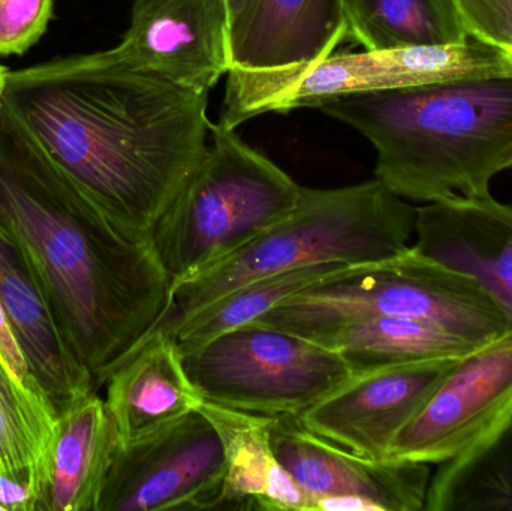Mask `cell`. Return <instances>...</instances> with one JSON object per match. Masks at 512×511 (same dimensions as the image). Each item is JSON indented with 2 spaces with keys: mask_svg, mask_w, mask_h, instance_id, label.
Wrapping results in <instances>:
<instances>
[{
  "mask_svg": "<svg viewBox=\"0 0 512 511\" xmlns=\"http://www.w3.org/2000/svg\"><path fill=\"white\" fill-rule=\"evenodd\" d=\"M3 104L134 242L149 243L207 152L209 93L83 56L8 71Z\"/></svg>",
  "mask_w": 512,
  "mask_h": 511,
  "instance_id": "6da1fadb",
  "label": "cell"
},
{
  "mask_svg": "<svg viewBox=\"0 0 512 511\" xmlns=\"http://www.w3.org/2000/svg\"><path fill=\"white\" fill-rule=\"evenodd\" d=\"M0 234L47 300L96 392L158 326L171 278L48 158L0 98Z\"/></svg>",
  "mask_w": 512,
  "mask_h": 511,
  "instance_id": "7a4b0ae2",
  "label": "cell"
},
{
  "mask_svg": "<svg viewBox=\"0 0 512 511\" xmlns=\"http://www.w3.org/2000/svg\"><path fill=\"white\" fill-rule=\"evenodd\" d=\"M376 150V179L421 203L489 197L512 168V74L354 93L319 105Z\"/></svg>",
  "mask_w": 512,
  "mask_h": 511,
  "instance_id": "3957f363",
  "label": "cell"
},
{
  "mask_svg": "<svg viewBox=\"0 0 512 511\" xmlns=\"http://www.w3.org/2000/svg\"><path fill=\"white\" fill-rule=\"evenodd\" d=\"M415 219L417 207L378 179L345 188H303L286 218L174 285L167 311L153 330L173 335L189 317L256 279L315 264L361 266L396 257L411 248Z\"/></svg>",
  "mask_w": 512,
  "mask_h": 511,
  "instance_id": "277c9868",
  "label": "cell"
},
{
  "mask_svg": "<svg viewBox=\"0 0 512 511\" xmlns=\"http://www.w3.org/2000/svg\"><path fill=\"white\" fill-rule=\"evenodd\" d=\"M415 318L486 347L512 333V314L477 279L408 248L346 267L271 309L259 323L312 339L358 317Z\"/></svg>",
  "mask_w": 512,
  "mask_h": 511,
  "instance_id": "5b68a950",
  "label": "cell"
},
{
  "mask_svg": "<svg viewBox=\"0 0 512 511\" xmlns=\"http://www.w3.org/2000/svg\"><path fill=\"white\" fill-rule=\"evenodd\" d=\"M212 146L153 231L171 288L224 260L297 207L298 185L236 129L212 125Z\"/></svg>",
  "mask_w": 512,
  "mask_h": 511,
  "instance_id": "8992f818",
  "label": "cell"
},
{
  "mask_svg": "<svg viewBox=\"0 0 512 511\" xmlns=\"http://www.w3.org/2000/svg\"><path fill=\"white\" fill-rule=\"evenodd\" d=\"M510 74L512 60L504 51L472 38L462 44L330 54L283 68H231L218 123L236 129L261 114L318 108L354 93Z\"/></svg>",
  "mask_w": 512,
  "mask_h": 511,
  "instance_id": "52a82bcc",
  "label": "cell"
},
{
  "mask_svg": "<svg viewBox=\"0 0 512 511\" xmlns=\"http://www.w3.org/2000/svg\"><path fill=\"white\" fill-rule=\"evenodd\" d=\"M204 402L298 417L354 375L342 354L268 324L234 327L183 356Z\"/></svg>",
  "mask_w": 512,
  "mask_h": 511,
  "instance_id": "ba28073f",
  "label": "cell"
},
{
  "mask_svg": "<svg viewBox=\"0 0 512 511\" xmlns=\"http://www.w3.org/2000/svg\"><path fill=\"white\" fill-rule=\"evenodd\" d=\"M225 456L215 426L192 411L134 443H120L98 511L222 509Z\"/></svg>",
  "mask_w": 512,
  "mask_h": 511,
  "instance_id": "9c48e42d",
  "label": "cell"
},
{
  "mask_svg": "<svg viewBox=\"0 0 512 511\" xmlns=\"http://www.w3.org/2000/svg\"><path fill=\"white\" fill-rule=\"evenodd\" d=\"M511 416L512 333L456 363L396 435L387 461H453L490 440Z\"/></svg>",
  "mask_w": 512,
  "mask_h": 511,
  "instance_id": "30bf717a",
  "label": "cell"
},
{
  "mask_svg": "<svg viewBox=\"0 0 512 511\" xmlns=\"http://www.w3.org/2000/svg\"><path fill=\"white\" fill-rule=\"evenodd\" d=\"M230 23L227 0H135L122 42L81 56L209 93L231 69Z\"/></svg>",
  "mask_w": 512,
  "mask_h": 511,
  "instance_id": "8fae6325",
  "label": "cell"
},
{
  "mask_svg": "<svg viewBox=\"0 0 512 511\" xmlns=\"http://www.w3.org/2000/svg\"><path fill=\"white\" fill-rule=\"evenodd\" d=\"M459 360H429L357 372L297 419L307 431L348 452L387 461L396 435Z\"/></svg>",
  "mask_w": 512,
  "mask_h": 511,
  "instance_id": "7c38bea8",
  "label": "cell"
},
{
  "mask_svg": "<svg viewBox=\"0 0 512 511\" xmlns=\"http://www.w3.org/2000/svg\"><path fill=\"white\" fill-rule=\"evenodd\" d=\"M271 446L280 464L313 501L352 495L378 511H420L426 507L430 465L376 461L348 452L307 431L295 416L274 417Z\"/></svg>",
  "mask_w": 512,
  "mask_h": 511,
  "instance_id": "4fadbf2b",
  "label": "cell"
},
{
  "mask_svg": "<svg viewBox=\"0 0 512 511\" xmlns=\"http://www.w3.org/2000/svg\"><path fill=\"white\" fill-rule=\"evenodd\" d=\"M415 251L477 279L512 314V206L489 195L418 207Z\"/></svg>",
  "mask_w": 512,
  "mask_h": 511,
  "instance_id": "5bb4252c",
  "label": "cell"
},
{
  "mask_svg": "<svg viewBox=\"0 0 512 511\" xmlns=\"http://www.w3.org/2000/svg\"><path fill=\"white\" fill-rule=\"evenodd\" d=\"M346 38L345 0H251L230 23L231 68L315 62Z\"/></svg>",
  "mask_w": 512,
  "mask_h": 511,
  "instance_id": "9a60e30c",
  "label": "cell"
},
{
  "mask_svg": "<svg viewBox=\"0 0 512 511\" xmlns=\"http://www.w3.org/2000/svg\"><path fill=\"white\" fill-rule=\"evenodd\" d=\"M0 305L56 419L75 402L96 392L92 378L63 342L47 300L29 267L2 234Z\"/></svg>",
  "mask_w": 512,
  "mask_h": 511,
  "instance_id": "2e32d148",
  "label": "cell"
},
{
  "mask_svg": "<svg viewBox=\"0 0 512 511\" xmlns=\"http://www.w3.org/2000/svg\"><path fill=\"white\" fill-rule=\"evenodd\" d=\"M105 387V405L122 444L161 431L200 410L204 402L186 372L176 339L164 330L147 335Z\"/></svg>",
  "mask_w": 512,
  "mask_h": 511,
  "instance_id": "e0dca14e",
  "label": "cell"
},
{
  "mask_svg": "<svg viewBox=\"0 0 512 511\" xmlns=\"http://www.w3.org/2000/svg\"><path fill=\"white\" fill-rule=\"evenodd\" d=\"M120 438L98 392L57 417L35 511H98Z\"/></svg>",
  "mask_w": 512,
  "mask_h": 511,
  "instance_id": "ac0fdd59",
  "label": "cell"
},
{
  "mask_svg": "<svg viewBox=\"0 0 512 511\" xmlns=\"http://www.w3.org/2000/svg\"><path fill=\"white\" fill-rule=\"evenodd\" d=\"M225 456L222 509L312 511L310 498L280 464L271 446L274 417L203 402Z\"/></svg>",
  "mask_w": 512,
  "mask_h": 511,
  "instance_id": "d6986e66",
  "label": "cell"
},
{
  "mask_svg": "<svg viewBox=\"0 0 512 511\" xmlns=\"http://www.w3.org/2000/svg\"><path fill=\"white\" fill-rule=\"evenodd\" d=\"M310 341L342 354L354 374L406 363L463 359L481 348L436 324L388 315L340 321Z\"/></svg>",
  "mask_w": 512,
  "mask_h": 511,
  "instance_id": "ffe728a7",
  "label": "cell"
},
{
  "mask_svg": "<svg viewBox=\"0 0 512 511\" xmlns=\"http://www.w3.org/2000/svg\"><path fill=\"white\" fill-rule=\"evenodd\" d=\"M348 36L364 50L462 44L468 30L454 0H345Z\"/></svg>",
  "mask_w": 512,
  "mask_h": 511,
  "instance_id": "44dd1931",
  "label": "cell"
},
{
  "mask_svg": "<svg viewBox=\"0 0 512 511\" xmlns=\"http://www.w3.org/2000/svg\"><path fill=\"white\" fill-rule=\"evenodd\" d=\"M427 511H512V416L468 455L439 465Z\"/></svg>",
  "mask_w": 512,
  "mask_h": 511,
  "instance_id": "7402d4cb",
  "label": "cell"
},
{
  "mask_svg": "<svg viewBox=\"0 0 512 511\" xmlns=\"http://www.w3.org/2000/svg\"><path fill=\"white\" fill-rule=\"evenodd\" d=\"M346 267L349 266L339 263L315 264L248 282L189 317L171 336L185 356L234 327L258 320L289 297Z\"/></svg>",
  "mask_w": 512,
  "mask_h": 511,
  "instance_id": "603a6c76",
  "label": "cell"
},
{
  "mask_svg": "<svg viewBox=\"0 0 512 511\" xmlns=\"http://www.w3.org/2000/svg\"><path fill=\"white\" fill-rule=\"evenodd\" d=\"M54 425L50 405L27 392L0 359V473L29 485L33 511Z\"/></svg>",
  "mask_w": 512,
  "mask_h": 511,
  "instance_id": "cb8c5ba5",
  "label": "cell"
},
{
  "mask_svg": "<svg viewBox=\"0 0 512 511\" xmlns=\"http://www.w3.org/2000/svg\"><path fill=\"white\" fill-rule=\"evenodd\" d=\"M53 0H0V56L23 54L48 27Z\"/></svg>",
  "mask_w": 512,
  "mask_h": 511,
  "instance_id": "d4e9b609",
  "label": "cell"
},
{
  "mask_svg": "<svg viewBox=\"0 0 512 511\" xmlns=\"http://www.w3.org/2000/svg\"><path fill=\"white\" fill-rule=\"evenodd\" d=\"M469 38L502 51L512 35V0H454Z\"/></svg>",
  "mask_w": 512,
  "mask_h": 511,
  "instance_id": "484cf974",
  "label": "cell"
},
{
  "mask_svg": "<svg viewBox=\"0 0 512 511\" xmlns=\"http://www.w3.org/2000/svg\"><path fill=\"white\" fill-rule=\"evenodd\" d=\"M0 359L5 362L11 374L14 375L15 380L27 392L47 402V399L42 395L41 389H39L38 383L33 378L32 372H30L29 365H27L26 359H24L23 351H21L20 345H18L14 332H12L11 324H9L8 318H6L2 305H0Z\"/></svg>",
  "mask_w": 512,
  "mask_h": 511,
  "instance_id": "4316f807",
  "label": "cell"
},
{
  "mask_svg": "<svg viewBox=\"0 0 512 511\" xmlns=\"http://www.w3.org/2000/svg\"><path fill=\"white\" fill-rule=\"evenodd\" d=\"M0 506L5 511H33L29 485L0 473Z\"/></svg>",
  "mask_w": 512,
  "mask_h": 511,
  "instance_id": "83f0119b",
  "label": "cell"
},
{
  "mask_svg": "<svg viewBox=\"0 0 512 511\" xmlns=\"http://www.w3.org/2000/svg\"><path fill=\"white\" fill-rule=\"evenodd\" d=\"M312 511H378V507L363 498L342 495L318 498L313 501Z\"/></svg>",
  "mask_w": 512,
  "mask_h": 511,
  "instance_id": "f1b7e54d",
  "label": "cell"
},
{
  "mask_svg": "<svg viewBox=\"0 0 512 511\" xmlns=\"http://www.w3.org/2000/svg\"><path fill=\"white\" fill-rule=\"evenodd\" d=\"M251 0H227L228 12H230V20H233L243 8H245Z\"/></svg>",
  "mask_w": 512,
  "mask_h": 511,
  "instance_id": "f546056e",
  "label": "cell"
},
{
  "mask_svg": "<svg viewBox=\"0 0 512 511\" xmlns=\"http://www.w3.org/2000/svg\"><path fill=\"white\" fill-rule=\"evenodd\" d=\"M502 51H504V53L507 54V56L512 60V35L511 38L508 39L507 44L502 47Z\"/></svg>",
  "mask_w": 512,
  "mask_h": 511,
  "instance_id": "4dcf8cb0",
  "label": "cell"
},
{
  "mask_svg": "<svg viewBox=\"0 0 512 511\" xmlns=\"http://www.w3.org/2000/svg\"><path fill=\"white\" fill-rule=\"evenodd\" d=\"M6 69L0 66V92H2L3 83H5Z\"/></svg>",
  "mask_w": 512,
  "mask_h": 511,
  "instance_id": "1f68e13d",
  "label": "cell"
},
{
  "mask_svg": "<svg viewBox=\"0 0 512 511\" xmlns=\"http://www.w3.org/2000/svg\"><path fill=\"white\" fill-rule=\"evenodd\" d=\"M0 511H5V510L2 509V506H0Z\"/></svg>",
  "mask_w": 512,
  "mask_h": 511,
  "instance_id": "d6a6232c",
  "label": "cell"
}]
</instances>
